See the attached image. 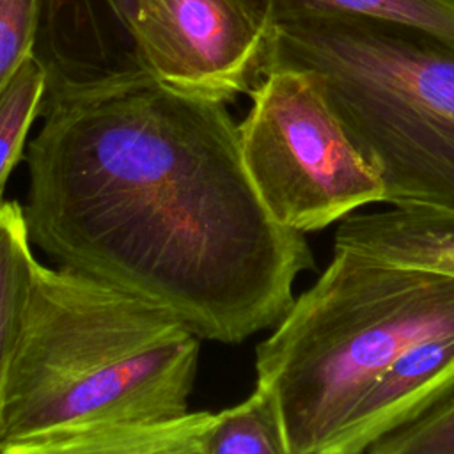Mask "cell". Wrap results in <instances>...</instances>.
<instances>
[{"label":"cell","mask_w":454,"mask_h":454,"mask_svg":"<svg viewBox=\"0 0 454 454\" xmlns=\"http://www.w3.org/2000/svg\"><path fill=\"white\" fill-rule=\"evenodd\" d=\"M39 115L21 207L44 254L200 339L241 342L286 316L314 255L261 202L225 103L138 71L48 90Z\"/></svg>","instance_id":"6da1fadb"},{"label":"cell","mask_w":454,"mask_h":454,"mask_svg":"<svg viewBox=\"0 0 454 454\" xmlns=\"http://www.w3.org/2000/svg\"><path fill=\"white\" fill-rule=\"evenodd\" d=\"M200 337L172 310L35 261L0 404V452L82 427L188 413Z\"/></svg>","instance_id":"7a4b0ae2"},{"label":"cell","mask_w":454,"mask_h":454,"mask_svg":"<svg viewBox=\"0 0 454 454\" xmlns=\"http://www.w3.org/2000/svg\"><path fill=\"white\" fill-rule=\"evenodd\" d=\"M309 73L385 188V204L454 209V44L417 25L271 11L261 78Z\"/></svg>","instance_id":"3957f363"},{"label":"cell","mask_w":454,"mask_h":454,"mask_svg":"<svg viewBox=\"0 0 454 454\" xmlns=\"http://www.w3.org/2000/svg\"><path fill=\"white\" fill-rule=\"evenodd\" d=\"M454 332V278L346 247L255 348L287 454H328L355 406L415 342Z\"/></svg>","instance_id":"277c9868"},{"label":"cell","mask_w":454,"mask_h":454,"mask_svg":"<svg viewBox=\"0 0 454 454\" xmlns=\"http://www.w3.org/2000/svg\"><path fill=\"white\" fill-rule=\"evenodd\" d=\"M248 94L252 106L238 124L241 160L275 222L305 234L385 202L381 179L309 73L270 71Z\"/></svg>","instance_id":"5b68a950"},{"label":"cell","mask_w":454,"mask_h":454,"mask_svg":"<svg viewBox=\"0 0 454 454\" xmlns=\"http://www.w3.org/2000/svg\"><path fill=\"white\" fill-rule=\"evenodd\" d=\"M270 27L264 0H128L144 69L170 89L222 103L261 80Z\"/></svg>","instance_id":"8992f818"},{"label":"cell","mask_w":454,"mask_h":454,"mask_svg":"<svg viewBox=\"0 0 454 454\" xmlns=\"http://www.w3.org/2000/svg\"><path fill=\"white\" fill-rule=\"evenodd\" d=\"M454 395V332L426 337L372 383L328 454H367L387 434L422 419Z\"/></svg>","instance_id":"52a82bcc"},{"label":"cell","mask_w":454,"mask_h":454,"mask_svg":"<svg viewBox=\"0 0 454 454\" xmlns=\"http://www.w3.org/2000/svg\"><path fill=\"white\" fill-rule=\"evenodd\" d=\"M333 247L454 278V209L392 206L337 222Z\"/></svg>","instance_id":"ba28073f"},{"label":"cell","mask_w":454,"mask_h":454,"mask_svg":"<svg viewBox=\"0 0 454 454\" xmlns=\"http://www.w3.org/2000/svg\"><path fill=\"white\" fill-rule=\"evenodd\" d=\"M39 43L76 66H108L135 53L128 0H43Z\"/></svg>","instance_id":"9c48e42d"},{"label":"cell","mask_w":454,"mask_h":454,"mask_svg":"<svg viewBox=\"0 0 454 454\" xmlns=\"http://www.w3.org/2000/svg\"><path fill=\"white\" fill-rule=\"evenodd\" d=\"M209 411L154 422H121L53 433L21 442L12 454H200Z\"/></svg>","instance_id":"30bf717a"},{"label":"cell","mask_w":454,"mask_h":454,"mask_svg":"<svg viewBox=\"0 0 454 454\" xmlns=\"http://www.w3.org/2000/svg\"><path fill=\"white\" fill-rule=\"evenodd\" d=\"M30 243L23 207L18 202H7L0 211V404L37 261Z\"/></svg>","instance_id":"8fae6325"},{"label":"cell","mask_w":454,"mask_h":454,"mask_svg":"<svg viewBox=\"0 0 454 454\" xmlns=\"http://www.w3.org/2000/svg\"><path fill=\"white\" fill-rule=\"evenodd\" d=\"M200 454H287L275 395L255 385L243 403L211 413L200 436Z\"/></svg>","instance_id":"7c38bea8"},{"label":"cell","mask_w":454,"mask_h":454,"mask_svg":"<svg viewBox=\"0 0 454 454\" xmlns=\"http://www.w3.org/2000/svg\"><path fill=\"white\" fill-rule=\"evenodd\" d=\"M46 92V71L30 53L0 94V211L11 170L23 156L28 129L39 115Z\"/></svg>","instance_id":"4fadbf2b"},{"label":"cell","mask_w":454,"mask_h":454,"mask_svg":"<svg viewBox=\"0 0 454 454\" xmlns=\"http://www.w3.org/2000/svg\"><path fill=\"white\" fill-rule=\"evenodd\" d=\"M270 11L278 7H310L348 14L395 20L422 27L454 44V0H264Z\"/></svg>","instance_id":"5bb4252c"},{"label":"cell","mask_w":454,"mask_h":454,"mask_svg":"<svg viewBox=\"0 0 454 454\" xmlns=\"http://www.w3.org/2000/svg\"><path fill=\"white\" fill-rule=\"evenodd\" d=\"M367 454H454V395L422 419L378 440Z\"/></svg>","instance_id":"9a60e30c"},{"label":"cell","mask_w":454,"mask_h":454,"mask_svg":"<svg viewBox=\"0 0 454 454\" xmlns=\"http://www.w3.org/2000/svg\"><path fill=\"white\" fill-rule=\"evenodd\" d=\"M43 0H0V94L34 53Z\"/></svg>","instance_id":"2e32d148"}]
</instances>
